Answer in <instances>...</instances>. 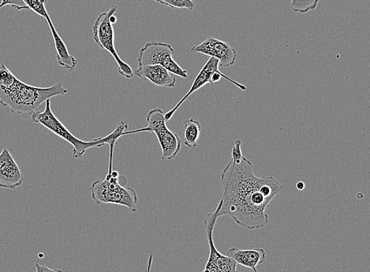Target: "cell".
Returning a JSON list of instances; mask_svg holds the SVG:
<instances>
[{"label":"cell","mask_w":370,"mask_h":272,"mask_svg":"<svg viewBox=\"0 0 370 272\" xmlns=\"http://www.w3.org/2000/svg\"><path fill=\"white\" fill-rule=\"evenodd\" d=\"M24 175L8 149L0 153V187L16 189L21 186Z\"/></svg>","instance_id":"cell-10"},{"label":"cell","mask_w":370,"mask_h":272,"mask_svg":"<svg viewBox=\"0 0 370 272\" xmlns=\"http://www.w3.org/2000/svg\"><path fill=\"white\" fill-rule=\"evenodd\" d=\"M320 0H292L291 8L294 13H306L317 8Z\"/></svg>","instance_id":"cell-16"},{"label":"cell","mask_w":370,"mask_h":272,"mask_svg":"<svg viewBox=\"0 0 370 272\" xmlns=\"http://www.w3.org/2000/svg\"><path fill=\"white\" fill-rule=\"evenodd\" d=\"M23 1L29 10L36 13L40 18L46 19L49 17L45 6L47 0H23Z\"/></svg>","instance_id":"cell-17"},{"label":"cell","mask_w":370,"mask_h":272,"mask_svg":"<svg viewBox=\"0 0 370 272\" xmlns=\"http://www.w3.org/2000/svg\"><path fill=\"white\" fill-rule=\"evenodd\" d=\"M68 91L61 82L50 87H38L22 82L18 78L8 87L0 86V104L8 106L13 113L32 114L52 97L64 95Z\"/></svg>","instance_id":"cell-3"},{"label":"cell","mask_w":370,"mask_h":272,"mask_svg":"<svg viewBox=\"0 0 370 272\" xmlns=\"http://www.w3.org/2000/svg\"><path fill=\"white\" fill-rule=\"evenodd\" d=\"M31 118L35 123L43 125L46 128H48L52 132L59 136V137L68 142L73 147V157L75 159L82 158L89 148L102 147L106 144H109L110 147V160L109 173H107V174H110L113 171V153L114 148H115L117 145V142L121 136H123V133L128 130V128H129L126 122L122 121L120 122L115 128V130L111 134L105 136L104 138L94 139L88 142L80 140L71 134L62 122L56 118V116L53 113L50 99L45 101V107L43 112L36 111L32 113Z\"/></svg>","instance_id":"cell-2"},{"label":"cell","mask_w":370,"mask_h":272,"mask_svg":"<svg viewBox=\"0 0 370 272\" xmlns=\"http://www.w3.org/2000/svg\"><path fill=\"white\" fill-rule=\"evenodd\" d=\"M193 54H203L210 58H217L222 67L233 66L237 59V52L233 47L222 40L210 38L204 42L191 47Z\"/></svg>","instance_id":"cell-9"},{"label":"cell","mask_w":370,"mask_h":272,"mask_svg":"<svg viewBox=\"0 0 370 272\" xmlns=\"http://www.w3.org/2000/svg\"><path fill=\"white\" fill-rule=\"evenodd\" d=\"M173 47L168 44L160 42L147 43L139 50L138 66L159 65L174 75L181 78H188L187 71L174 62L172 56Z\"/></svg>","instance_id":"cell-7"},{"label":"cell","mask_w":370,"mask_h":272,"mask_svg":"<svg viewBox=\"0 0 370 272\" xmlns=\"http://www.w3.org/2000/svg\"><path fill=\"white\" fill-rule=\"evenodd\" d=\"M148 125L137 130L126 131L124 135L138 132H154L156 134L162 156L161 159L170 161L176 158L180 152L181 142L177 133L171 131L166 125L165 113L161 109L156 108L147 115Z\"/></svg>","instance_id":"cell-5"},{"label":"cell","mask_w":370,"mask_h":272,"mask_svg":"<svg viewBox=\"0 0 370 272\" xmlns=\"http://www.w3.org/2000/svg\"><path fill=\"white\" fill-rule=\"evenodd\" d=\"M5 6H11V8L16 11L29 10L23 0H2L1 4H0V9Z\"/></svg>","instance_id":"cell-20"},{"label":"cell","mask_w":370,"mask_h":272,"mask_svg":"<svg viewBox=\"0 0 370 272\" xmlns=\"http://www.w3.org/2000/svg\"><path fill=\"white\" fill-rule=\"evenodd\" d=\"M36 272H63L60 269H52L49 267L45 266V265H42L39 264H35Z\"/></svg>","instance_id":"cell-21"},{"label":"cell","mask_w":370,"mask_h":272,"mask_svg":"<svg viewBox=\"0 0 370 272\" xmlns=\"http://www.w3.org/2000/svg\"><path fill=\"white\" fill-rule=\"evenodd\" d=\"M154 1L169 6L172 8L188 9L190 11H192L195 6L192 0H154Z\"/></svg>","instance_id":"cell-18"},{"label":"cell","mask_w":370,"mask_h":272,"mask_svg":"<svg viewBox=\"0 0 370 272\" xmlns=\"http://www.w3.org/2000/svg\"><path fill=\"white\" fill-rule=\"evenodd\" d=\"M134 75L141 80H150L156 86L162 87H174L177 79L165 68L159 65L138 66Z\"/></svg>","instance_id":"cell-12"},{"label":"cell","mask_w":370,"mask_h":272,"mask_svg":"<svg viewBox=\"0 0 370 272\" xmlns=\"http://www.w3.org/2000/svg\"><path fill=\"white\" fill-rule=\"evenodd\" d=\"M227 256L237 264L251 268L253 272H258V265L263 264L266 259L265 251L262 248L241 249L232 247L228 249Z\"/></svg>","instance_id":"cell-13"},{"label":"cell","mask_w":370,"mask_h":272,"mask_svg":"<svg viewBox=\"0 0 370 272\" xmlns=\"http://www.w3.org/2000/svg\"><path fill=\"white\" fill-rule=\"evenodd\" d=\"M218 218L217 210H215L213 213L207 215L205 221V230L210 247V255L203 272H239L237 264L229 256L222 254L215 246L213 230Z\"/></svg>","instance_id":"cell-8"},{"label":"cell","mask_w":370,"mask_h":272,"mask_svg":"<svg viewBox=\"0 0 370 272\" xmlns=\"http://www.w3.org/2000/svg\"><path fill=\"white\" fill-rule=\"evenodd\" d=\"M219 61L217 58H210L208 60V62L203 67V69L199 72L198 76L193 80V82L190 88V90L184 95V98L181 99L177 105L174 106L170 111L165 113V119L169 120L173 117L174 113H176L178 109L181 106L184 101L191 97V95L200 89V88L204 87L207 84L213 85V75L215 73L219 72Z\"/></svg>","instance_id":"cell-11"},{"label":"cell","mask_w":370,"mask_h":272,"mask_svg":"<svg viewBox=\"0 0 370 272\" xmlns=\"http://www.w3.org/2000/svg\"><path fill=\"white\" fill-rule=\"evenodd\" d=\"M241 145V140L234 142L232 159L222 173L224 192L216 210L218 217L229 216L239 226L259 229L268 223L266 209L284 187L273 176L255 175Z\"/></svg>","instance_id":"cell-1"},{"label":"cell","mask_w":370,"mask_h":272,"mask_svg":"<svg viewBox=\"0 0 370 272\" xmlns=\"http://www.w3.org/2000/svg\"><path fill=\"white\" fill-rule=\"evenodd\" d=\"M16 77L13 75L4 64H0V86L8 87L11 86Z\"/></svg>","instance_id":"cell-19"},{"label":"cell","mask_w":370,"mask_h":272,"mask_svg":"<svg viewBox=\"0 0 370 272\" xmlns=\"http://www.w3.org/2000/svg\"><path fill=\"white\" fill-rule=\"evenodd\" d=\"M201 126L200 122L194 118L186 121L184 125V144L189 148H195L198 145Z\"/></svg>","instance_id":"cell-15"},{"label":"cell","mask_w":370,"mask_h":272,"mask_svg":"<svg viewBox=\"0 0 370 272\" xmlns=\"http://www.w3.org/2000/svg\"><path fill=\"white\" fill-rule=\"evenodd\" d=\"M46 21L50 27L54 42H55L58 64L65 70L75 69L77 66L78 61L76 58H73L71 54H70L68 50H67V47L64 40L59 37L50 17L47 18Z\"/></svg>","instance_id":"cell-14"},{"label":"cell","mask_w":370,"mask_h":272,"mask_svg":"<svg viewBox=\"0 0 370 272\" xmlns=\"http://www.w3.org/2000/svg\"><path fill=\"white\" fill-rule=\"evenodd\" d=\"M152 263H153V255H150L149 261H148V266H147L146 272L151 271Z\"/></svg>","instance_id":"cell-22"},{"label":"cell","mask_w":370,"mask_h":272,"mask_svg":"<svg viewBox=\"0 0 370 272\" xmlns=\"http://www.w3.org/2000/svg\"><path fill=\"white\" fill-rule=\"evenodd\" d=\"M117 8V6H112L109 11L100 13L92 26V36L95 42L102 49L109 51L116 60L119 75L126 79H131L134 76V73L131 67L120 58L114 42L115 33L110 18L115 15Z\"/></svg>","instance_id":"cell-6"},{"label":"cell","mask_w":370,"mask_h":272,"mask_svg":"<svg viewBox=\"0 0 370 272\" xmlns=\"http://www.w3.org/2000/svg\"><path fill=\"white\" fill-rule=\"evenodd\" d=\"M296 187H297V189L299 190H304V188H305V183L304 182H302V181H299L297 183V185H296Z\"/></svg>","instance_id":"cell-23"},{"label":"cell","mask_w":370,"mask_h":272,"mask_svg":"<svg viewBox=\"0 0 370 272\" xmlns=\"http://www.w3.org/2000/svg\"><path fill=\"white\" fill-rule=\"evenodd\" d=\"M91 197L97 204H115L137 211L138 194L133 188L126 187L119 183V173L113 171L106 175L105 180L93 181L90 187Z\"/></svg>","instance_id":"cell-4"}]
</instances>
